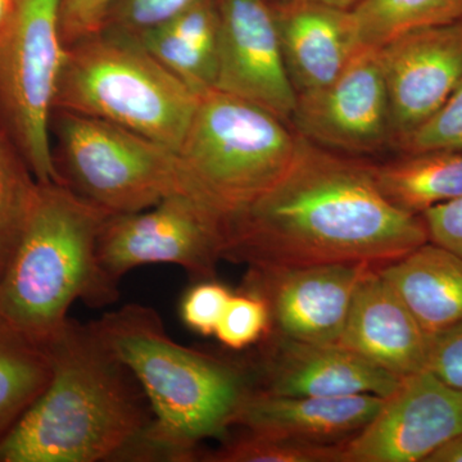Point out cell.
<instances>
[{
    "label": "cell",
    "instance_id": "6da1fadb",
    "mask_svg": "<svg viewBox=\"0 0 462 462\" xmlns=\"http://www.w3.org/2000/svg\"><path fill=\"white\" fill-rule=\"evenodd\" d=\"M428 242L421 216L383 196L373 165L300 135L284 175L225 225L223 258L248 267H380Z\"/></svg>",
    "mask_w": 462,
    "mask_h": 462
},
{
    "label": "cell",
    "instance_id": "7a4b0ae2",
    "mask_svg": "<svg viewBox=\"0 0 462 462\" xmlns=\"http://www.w3.org/2000/svg\"><path fill=\"white\" fill-rule=\"evenodd\" d=\"M44 346L50 383L0 439V462L124 461L153 420L138 380L91 322L67 319Z\"/></svg>",
    "mask_w": 462,
    "mask_h": 462
},
{
    "label": "cell",
    "instance_id": "3957f363",
    "mask_svg": "<svg viewBox=\"0 0 462 462\" xmlns=\"http://www.w3.org/2000/svg\"><path fill=\"white\" fill-rule=\"evenodd\" d=\"M91 324L138 380L153 413L125 461H199L200 443L224 437L254 389L251 363L179 345L151 307L132 303Z\"/></svg>",
    "mask_w": 462,
    "mask_h": 462
},
{
    "label": "cell",
    "instance_id": "277c9868",
    "mask_svg": "<svg viewBox=\"0 0 462 462\" xmlns=\"http://www.w3.org/2000/svg\"><path fill=\"white\" fill-rule=\"evenodd\" d=\"M107 211L60 182H38L25 225L0 276V320L44 346L75 302L118 294L100 276L97 248Z\"/></svg>",
    "mask_w": 462,
    "mask_h": 462
},
{
    "label": "cell",
    "instance_id": "5b68a950",
    "mask_svg": "<svg viewBox=\"0 0 462 462\" xmlns=\"http://www.w3.org/2000/svg\"><path fill=\"white\" fill-rule=\"evenodd\" d=\"M199 98L134 36L102 29L66 47L54 112L107 121L178 153Z\"/></svg>",
    "mask_w": 462,
    "mask_h": 462
},
{
    "label": "cell",
    "instance_id": "8992f818",
    "mask_svg": "<svg viewBox=\"0 0 462 462\" xmlns=\"http://www.w3.org/2000/svg\"><path fill=\"white\" fill-rule=\"evenodd\" d=\"M298 144L300 135L272 112L207 91L178 152L182 191L225 226L284 175Z\"/></svg>",
    "mask_w": 462,
    "mask_h": 462
},
{
    "label": "cell",
    "instance_id": "52a82bcc",
    "mask_svg": "<svg viewBox=\"0 0 462 462\" xmlns=\"http://www.w3.org/2000/svg\"><path fill=\"white\" fill-rule=\"evenodd\" d=\"M62 0H16L0 26V124L42 184L60 182L51 126L66 45Z\"/></svg>",
    "mask_w": 462,
    "mask_h": 462
},
{
    "label": "cell",
    "instance_id": "ba28073f",
    "mask_svg": "<svg viewBox=\"0 0 462 462\" xmlns=\"http://www.w3.org/2000/svg\"><path fill=\"white\" fill-rule=\"evenodd\" d=\"M54 114L60 181L93 205L111 215L132 214L184 194L172 149L98 118Z\"/></svg>",
    "mask_w": 462,
    "mask_h": 462
},
{
    "label": "cell",
    "instance_id": "9c48e42d",
    "mask_svg": "<svg viewBox=\"0 0 462 462\" xmlns=\"http://www.w3.org/2000/svg\"><path fill=\"white\" fill-rule=\"evenodd\" d=\"M224 242V224L187 194L175 193L143 211L109 215L97 261L103 282L118 294L123 276L145 264H176L194 282L216 279Z\"/></svg>",
    "mask_w": 462,
    "mask_h": 462
},
{
    "label": "cell",
    "instance_id": "30bf717a",
    "mask_svg": "<svg viewBox=\"0 0 462 462\" xmlns=\"http://www.w3.org/2000/svg\"><path fill=\"white\" fill-rule=\"evenodd\" d=\"M462 433V391L428 370L401 380L372 421L340 442V462L425 461Z\"/></svg>",
    "mask_w": 462,
    "mask_h": 462
},
{
    "label": "cell",
    "instance_id": "8fae6325",
    "mask_svg": "<svg viewBox=\"0 0 462 462\" xmlns=\"http://www.w3.org/2000/svg\"><path fill=\"white\" fill-rule=\"evenodd\" d=\"M291 121L307 141L345 153H373L393 142L378 48L361 47L329 85L298 96Z\"/></svg>",
    "mask_w": 462,
    "mask_h": 462
},
{
    "label": "cell",
    "instance_id": "7c38bea8",
    "mask_svg": "<svg viewBox=\"0 0 462 462\" xmlns=\"http://www.w3.org/2000/svg\"><path fill=\"white\" fill-rule=\"evenodd\" d=\"M373 264L328 263L248 267L243 291L263 298L269 333L319 345H338L358 282Z\"/></svg>",
    "mask_w": 462,
    "mask_h": 462
},
{
    "label": "cell",
    "instance_id": "4fadbf2b",
    "mask_svg": "<svg viewBox=\"0 0 462 462\" xmlns=\"http://www.w3.org/2000/svg\"><path fill=\"white\" fill-rule=\"evenodd\" d=\"M218 16L215 89L291 121L297 93L289 79L273 0H216Z\"/></svg>",
    "mask_w": 462,
    "mask_h": 462
},
{
    "label": "cell",
    "instance_id": "5bb4252c",
    "mask_svg": "<svg viewBox=\"0 0 462 462\" xmlns=\"http://www.w3.org/2000/svg\"><path fill=\"white\" fill-rule=\"evenodd\" d=\"M378 50L400 147L462 83V17L404 32Z\"/></svg>",
    "mask_w": 462,
    "mask_h": 462
},
{
    "label": "cell",
    "instance_id": "9a60e30c",
    "mask_svg": "<svg viewBox=\"0 0 462 462\" xmlns=\"http://www.w3.org/2000/svg\"><path fill=\"white\" fill-rule=\"evenodd\" d=\"M254 389L282 396L388 397L400 376L342 345H319L269 333L251 363Z\"/></svg>",
    "mask_w": 462,
    "mask_h": 462
},
{
    "label": "cell",
    "instance_id": "2e32d148",
    "mask_svg": "<svg viewBox=\"0 0 462 462\" xmlns=\"http://www.w3.org/2000/svg\"><path fill=\"white\" fill-rule=\"evenodd\" d=\"M427 333L396 289L372 267L354 294L338 345L404 378L427 366Z\"/></svg>",
    "mask_w": 462,
    "mask_h": 462
},
{
    "label": "cell",
    "instance_id": "e0dca14e",
    "mask_svg": "<svg viewBox=\"0 0 462 462\" xmlns=\"http://www.w3.org/2000/svg\"><path fill=\"white\" fill-rule=\"evenodd\" d=\"M282 57L297 97L329 85L360 50L351 9L273 0Z\"/></svg>",
    "mask_w": 462,
    "mask_h": 462
},
{
    "label": "cell",
    "instance_id": "ac0fdd59",
    "mask_svg": "<svg viewBox=\"0 0 462 462\" xmlns=\"http://www.w3.org/2000/svg\"><path fill=\"white\" fill-rule=\"evenodd\" d=\"M384 397L282 396L254 389L234 419L239 427L260 436L307 443H337L366 427Z\"/></svg>",
    "mask_w": 462,
    "mask_h": 462
},
{
    "label": "cell",
    "instance_id": "d6986e66",
    "mask_svg": "<svg viewBox=\"0 0 462 462\" xmlns=\"http://www.w3.org/2000/svg\"><path fill=\"white\" fill-rule=\"evenodd\" d=\"M428 334L462 321V260L433 243L378 267Z\"/></svg>",
    "mask_w": 462,
    "mask_h": 462
},
{
    "label": "cell",
    "instance_id": "ffe728a7",
    "mask_svg": "<svg viewBox=\"0 0 462 462\" xmlns=\"http://www.w3.org/2000/svg\"><path fill=\"white\" fill-rule=\"evenodd\" d=\"M134 38L194 93L202 96L215 89L218 44L216 0H197L180 14Z\"/></svg>",
    "mask_w": 462,
    "mask_h": 462
},
{
    "label": "cell",
    "instance_id": "44dd1931",
    "mask_svg": "<svg viewBox=\"0 0 462 462\" xmlns=\"http://www.w3.org/2000/svg\"><path fill=\"white\" fill-rule=\"evenodd\" d=\"M383 196L403 211L422 215L462 197V152L430 151L407 153L385 165L374 166Z\"/></svg>",
    "mask_w": 462,
    "mask_h": 462
},
{
    "label": "cell",
    "instance_id": "7402d4cb",
    "mask_svg": "<svg viewBox=\"0 0 462 462\" xmlns=\"http://www.w3.org/2000/svg\"><path fill=\"white\" fill-rule=\"evenodd\" d=\"M51 375L45 346L0 320V439L38 400Z\"/></svg>",
    "mask_w": 462,
    "mask_h": 462
},
{
    "label": "cell",
    "instance_id": "603a6c76",
    "mask_svg": "<svg viewBox=\"0 0 462 462\" xmlns=\"http://www.w3.org/2000/svg\"><path fill=\"white\" fill-rule=\"evenodd\" d=\"M360 47H382L412 30L462 17V0H361L351 8Z\"/></svg>",
    "mask_w": 462,
    "mask_h": 462
},
{
    "label": "cell",
    "instance_id": "cb8c5ba5",
    "mask_svg": "<svg viewBox=\"0 0 462 462\" xmlns=\"http://www.w3.org/2000/svg\"><path fill=\"white\" fill-rule=\"evenodd\" d=\"M38 181L0 124V276L16 247Z\"/></svg>",
    "mask_w": 462,
    "mask_h": 462
},
{
    "label": "cell",
    "instance_id": "d4e9b609",
    "mask_svg": "<svg viewBox=\"0 0 462 462\" xmlns=\"http://www.w3.org/2000/svg\"><path fill=\"white\" fill-rule=\"evenodd\" d=\"M207 462H340V442L307 443L245 430L215 451L200 452Z\"/></svg>",
    "mask_w": 462,
    "mask_h": 462
},
{
    "label": "cell",
    "instance_id": "484cf974",
    "mask_svg": "<svg viewBox=\"0 0 462 462\" xmlns=\"http://www.w3.org/2000/svg\"><path fill=\"white\" fill-rule=\"evenodd\" d=\"M270 331V312L263 298L249 291L233 293L215 337L230 351H243L263 342Z\"/></svg>",
    "mask_w": 462,
    "mask_h": 462
},
{
    "label": "cell",
    "instance_id": "4316f807",
    "mask_svg": "<svg viewBox=\"0 0 462 462\" xmlns=\"http://www.w3.org/2000/svg\"><path fill=\"white\" fill-rule=\"evenodd\" d=\"M404 153L430 151L462 152V83L427 123L400 145Z\"/></svg>",
    "mask_w": 462,
    "mask_h": 462
},
{
    "label": "cell",
    "instance_id": "83f0119b",
    "mask_svg": "<svg viewBox=\"0 0 462 462\" xmlns=\"http://www.w3.org/2000/svg\"><path fill=\"white\" fill-rule=\"evenodd\" d=\"M233 291L216 279L194 282L184 291L179 305L181 322L203 337L215 336Z\"/></svg>",
    "mask_w": 462,
    "mask_h": 462
},
{
    "label": "cell",
    "instance_id": "f1b7e54d",
    "mask_svg": "<svg viewBox=\"0 0 462 462\" xmlns=\"http://www.w3.org/2000/svg\"><path fill=\"white\" fill-rule=\"evenodd\" d=\"M197 0H114L103 29L136 36L161 25Z\"/></svg>",
    "mask_w": 462,
    "mask_h": 462
},
{
    "label": "cell",
    "instance_id": "f546056e",
    "mask_svg": "<svg viewBox=\"0 0 462 462\" xmlns=\"http://www.w3.org/2000/svg\"><path fill=\"white\" fill-rule=\"evenodd\" d=\"M425 370L462 391V321L430 334Z\"/></svg>",
    "mask_w": 462,
    "mask_h": 462
},
{
    "label": "cell",
    "instance_id": "4dcf8cb0",
    "mask_svg": "<svg viewBox=\"0 0 462 462\" xmlns=\"http://www.w3.org/2000/svg\"><path fill=\"white\" fill-rule=\"evenodd\" d=\"M114 0H62L60 32L66 47L100 32Z\"/></svg>",
    "mask_w": 462,
    "mask_h": 462
},
{
    "label": "cell",
    "instance_id": "1f68e13d",
    "mask_svg": "<svg viewBox=\"0 0 462 462\" xmlns=\"http://www.w3.org/2000/svg\"><path fill=\"white\" fill-rule=\"evenodd\" d=\"M421 217L430 242L462 260V197L428 209Z\"/></svg>",
    "mask_w": 462,
    "mask_h": 462
},
{
    "label": "cell",
    "instance_id": "d6a6232c",
    "mask_svg": "<svg viewBox=\"0 0 462 462\" xmlns=\"http://www.w3.org/2000/svg\"><path fill=\"white\" fill-rule=\"evenodd\" d=\"M424 462H462V433L438 446Z\"/></svg>",
    "mask_w": 462,
    "mask_h": 462
},
{
    "label": "cell",
    "instance_id": "836d02e7",
    "mask_svg": "<svg viewBox=\"0 0 462 462\" xmlns=\"http://www.w3.org/2000/svg\"><path fill=\"white\" fill-rule=\"evenodd\" d=\"M16 0H0V26L8 20L14 11Z\"/></svg>",
    "mask_w": 462,
    "mask_h": 462
},
{
    "label": "cell",
    "instance_id": "e575fe53",
    "mask_svg": "<svg viewBox=\"0 0 462 462\" xmlns=\"http://www.w3.org/2000/svg\"><path fill=\"white\" fill-rule=\"evenodd\" d=\"M319 2L327 3V5H336V7L351 9L361 0H319Z\"/></svg>",
    "mask_w": 462,
    "mask_h": 462
}]
</instances>
